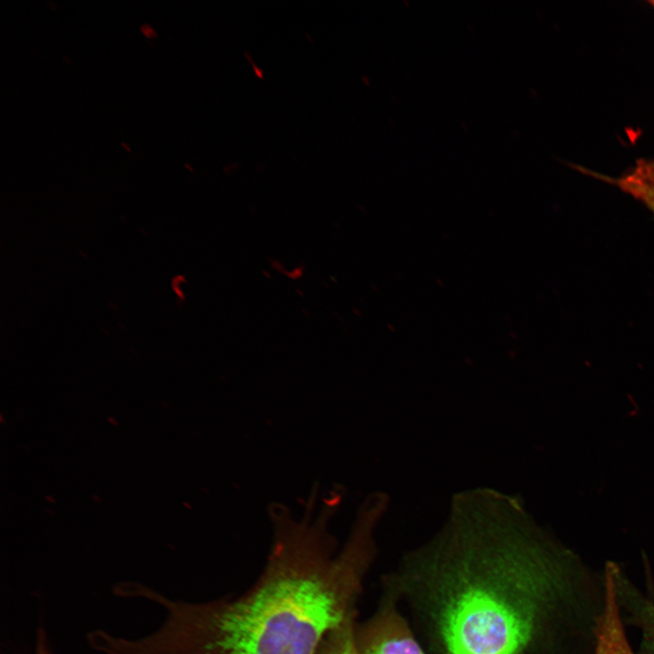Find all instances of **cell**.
I'll list each match as a JSON object with an SVG mask.
<instances>
[{
  "label": "cell",
  "mask_w": 654,
  "mask_h": 654,
  "mask_svg": "<svg viewBox=\"0 0 654 654\" xmlns=\"http://www.w3.org/2000/svg\"><path fill=\"white\" fill-rule=\"evenodd\" d=\"M310 508L299 520L282 504L270 509L265 568L240 596L193 603L129 582L126 597L161 605L165 619L144 638L114 637L109 654H317L330 633L354 620L374 546L372 519L359 515L337 551L329 530L337 500L316 516Z\"/></svg>",
  "instance_id": "1"
},
{
  "label": "cell",
  "mask_w": 654,
  "mask_h": 654,
  "mask_svg": "<svg viewBox=\"0 0 654 654\" xmlns=\"http://www.w3.org/2000/svg\"><path fill=\"white\" fill-rule=\"evenodd\" d=\"M563 567L515 538L462 539L405 559L384 592L427 654H561Z\"/></svg>",
  "instance_id": "2"
},
{
  "label": "cell",
  "mask_w": 654,
  "mask_h": 654,
  "mask_svg": "<svg viewBox=\"0 0 654 654\" xmlns=\"http://www.w3.org/2000/svg\"><path fill=\"white\" fill-rule=\"evenodd\" d=\"M355 635L360 654H427L401 609L386 593Z\"/></svg>",
  "instance_id": "3"
},
{
  "label": "cell",
  "mask_w": 654,
  "mask_h": 654,
  "mask_svg": "<svg viewBox=\"0 0 654 654\" xmlns=\"http://www.w3.org/2000/svg\"><path fill=\"white\" fill-rule=\"evenodd\" d=\"M604 581V603L596 624L594 654H634L621 620L613 568H609Z\"/></svg>",
  "instance_id": "4"
},
{
  "label": "cell",
  "mask_w": 654,
  "mask_h": 654,
  "mask_svg": "<svg viewBox=\"0 0 654 654\" xmlns=\"http://www.w3.org/2000/svg\"><path fill=\"white\" fill-rule=\"evenodd\" d=\"M654 215V159H640L622 176L609 179Z\"/></svg>",
  "instance_id": "5"
},
{
  "label": "cell",
  "mask_w": 654,
  "mask_h": 654,
  "mask_svg": "<svg viewBox=\"0 0 654 654\" xmlns=\"http://www.w3.org/2000/svg\"><path fill=\"white\" fill-rule=\"evenodd\" d=\"M619 597L626 600L628 609L641 629L647 654H654V603L640 593L635 592L620 574L616 576Z\"/></svg>",
  "instance_id": "6"
},
{
  "label": "cell",
  "mask_w": 654,
  "mask_h": 654,
  "mask_svg": "<svg viewBox=\"0 0 654 654\" xmlns=\"http://www.w3.org/2000/svg\"><path fill=\"white\" fill-rule=\"evenodd\" d=\"M355 630L354 621L333 630L325 639L317 654H360Z\"/></svg>",
  "instance_id": "7"
},
{
  "label": "cell",
  "mask_w": 654,
  "mask_h": 654,
  "mask_svg": "<svg viewBox=\"0 0 654 654\" xmlns=\"http://www.w3.org/2000/svg\"><path fill=\"white\" fill-rule=\"evenodd\" d=\"M36 639L35 654H52L47 644L45 633L43 629L38 631Z\"/></svg>",
  "instance_id": "8"
},
{
  "label": "cell",
  "mask_w": 654,
  "mask_h": 654,
  "mask_svg": "<svg viewBox=\"0 0 654 654\" xmlns=\"http://www.w3.org/2000/svg\"><path fill=\"white\" fill-rule=\"evenodd\" d=\"M649 4H650V5L653 6V8H654V0L649 1Z\"/></svg>",
  "instance_id": "9"
}]
</instances>
